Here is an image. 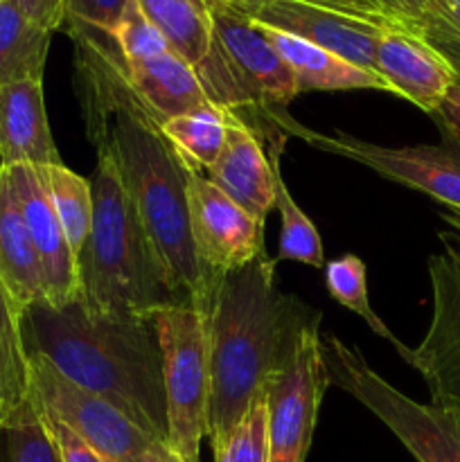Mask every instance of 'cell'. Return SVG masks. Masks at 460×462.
I'll return each mask as SVG.
<instances>
[{
    "instance_id": "1",
    "label": "cell",
    "mask_w": 460,
    "mask_h": 462,
    "mask_svg": "<svg viewBox=\"0 0 460 462\" xmlns=\"http://www.w3.org/2000/svg\"><path fill=\"white\" fill-rule=\"evenodd\" d=\"M275 257L264 253L251 264L216 280L203 311L207 350V431L219 445L266 391L293 350L298 334L314 320L307 302L278 291Z\"/></svg>"
},
{
    "instance_id": "2",
    "label": "cell",
    "mask_w": 460,
    "mask_h": 462,
    "mask_svg": "<svg viewBox=\"0 0 460 462\" xmlns=\"http://www.w3.org/2000/svg\"><path fill=\"white\" fill-rule=\"evenodd\" d=\"M27 352L43 355L63 377L104 397L167 445L162 347L153 316H117L39 302L23 319Z\"/></svg>"
},
{
    "instance_id": "3",
    "label": "cell",
    "mask_w": 460,
    "mask_h": 462,
    "mask_svg": "<svg viewBox=\"0 0 460 462\" xmlns=\"http://www.w3.org/2000/svg\"><path fill=\"white\" fill-rule=\"evenodd\" d=\"M90 188L93 226L79 253L81 302L99 314L117 316H156L167 307L183 305L106 144H97Z\"/></svg>"
},
{
    "instance_id": "4",
    "label": "cell",
    "mask_w": 460,
    "mask_h": 462,
    "mask_svg": "<svg viewBox=\"0 0 460 462\" xmlns=\"http://www.w3.org/2000/svg\"><path fill=\"white\" fill-rule=\"evenodd\" d=\"M212 52L197 70L207 99L230 113H280L298 93L291 68L257 23L225 3L206 5Z\"/></svg>"
},
{
    "instance_id": "5",
    "label": "cell",
    "mask_w": 460,
    "mask_h": 462,
    "mask_svg": "<svg viewBox=\"0 0 460 462\" xmlns=\"http://www.w3.org/2000/svg\"><path fill=\"white\" fill-rule=\"evenodd\" d=\"M329 386L354 397L418 462H460V413L440 404L410 400L363 359L359 347L334 334H320Z\"/></svg>"
},
{
    "instance_id": "6",
    "label": "cell",
    "mask_w": 460,
    "mask_h": 462,
    "mask_svg": "<svg viewBox=\"0 0 460 462\" xmlns=\"http://www.w3.org/2000/svg\"><path fill=\"white\" fill-rule=\"evenodd\" d=\"M167 397V447L183 462H201L207 431L206 320L194 307L176 305L156 316Z\"/></svg>"
},
{
    "instance_id": "7",
    "label": "cell",
    "mask_w": 460,
    "mask_h": 462,
    "mask_svg": "<svg viewBox=\"0 0 460 462\" xmlns=\"http://www.w3.org/2000/svg\"><path fill=\"white\" fill-rule=\"evenodd\" d=\"M27 359L30 397L34 404L72 429L106 462H152L161 451L170 449L104 397L63 377L43 355L27 352Z\"/></svg>"
},
{
    "instance_id": "8",
    "label": "cell",
    "mask_w": 460,
    "mask_h": 462,
    "mask_svg": "<svg viewBox=\"0 0 460 462\" xmlns=\"http://www.w3.org/2000/svg\"><path fill=\"white\" fill-rule=\"evenodd\" d=\"M266 120L280 125L302 143L320 152L354 161L379 176L404 188L418 189L440 201L445 208L460 210V140L445 138L440 144H415V147H383L350 134H318L298 125L287 113H269Z\"/></svg>"
},
{
    "instance_id": "9",
    "label": "cell",
    "mask_w": 460,
    "mask_h": 462,
    "mask_svg": "<svg viewBox=\"0 0 460 462\" xmlns=\"http://www.w3.org/2000/svg\"><path fill=\"white\" fill-rule=\"evenodd\" d=\"M320 320L298 334L293 350L266 383L269 402V462H305L314 440L327 370L320 347Z\"/></svg>"
},
{
    "instance_id": "10",
    "label": "cell",
    "mask_w": 460,
    "mask_h": 462,
    "mask_svg": "<svg viewBox=\"0 0 460 462\" xmlns=\"http://www.w3.org/2000/svg\"><path fill=\"white\" fill-rule=\"evenodd\" d=\"M253 23L320 45L374 72V48L391 21L329 0H235L225 3Z\"/></svg>"
},
{
    "instance_id": "11",
    "label": "cell",
    "mask_w": 460,
    "mask_h": 462,
    "mask_svg": "<svg viewBox=\"0 0 460 462\" xmlns=\"http://www.w3.org/2000/svg\"><path fill=\"white\" fill-rule=\"evenodd\" d=\"M442 239V253L428 257L433 314L418 347L401 343L397 355L427 383L433 404L460 413V237Z\"/></svg>"
},
{
    "instance_id": "12",
    "label": "cell",
    "mask_w": 460,
    "mask_h": 462,
    "mask_svg": "<svg viewBox=\"0 0 460 462\" xmlns=\"http://www.w3.org/2000/svg\"><path fill=\"white\" fill-rule=\"evenodd\" d=\"M188 203L194 251L212 287L225 273L251 264L266 253L264 221L242 210L192 165L188 171Z\"/></svg>"
},
{
    "instance_id": "13",
    "label": "cell",
    "mask_w": 460,
    "mask_h": 462,
    "mask_svg": "<svg viewBox=\"0 0 460 462\" xmlns=\"http://www.w3.org/2000/svg\"><path fill=\"white\" fill-rule=\"evenodd\" d=\"M5 170L9 171L36 257H39L45 302L50 307H66L81 300L79 260L68 244L39 170L30 165H14Z\"/></svg>"
},
{
    "instance_id": "14",
    "label": "cell",
    "mask_w": 460,
    "mask_h": 462,
    "mask_svg": "<svg viewBox=\"0 0 460 462\" xmlns=\"http://www.w3.org/2000/svg\"><path fill=\"white\" fill-rule=\"evenodd\" d=\"M228 113V131L219 158L206 176L242 210L264 221L275 210V167L284 149V135L269 134V152L260 135L237 113Z\"/></svg>"
},
{
    "instance_id": "15",
    "label": "cell",
    "mask_w": 460,
    "mask_h": 462,
    "mask_svg": "<svg viewBox=\"0 0 460 462\" xmlns=\"http://www.w3.org/2000/svg\"><path fill=\"white\" fill-rule=\"evenodd\" d=\"M373 68L391 86L392 95L409 99L431 117L440 111L458 77L451 59L440 48L406 27H388L379 36Z\"/></svg>"
},
{
    "instance_id": "16",
    "label": "cell",
    "mask_w": 460,
    "mask_h": 462,
    "mask_svg": "<svg viewBox=\"0 0 460 462\" xmlns=\"http://www.w3.org/2000/svg\"><path fill=\"white\" fill-rule=\"evenodd\" d=\"M61 162L45 111L43 79L0 86V167Z\"/></svg>"
},
{
    "instance_id": "17",
    "label": "cell",
    "mask_w": 460,
    "mask_h": 462,
    "mask_svg": "<svg viewBox=\"0 0 460 462\" xmlns=\"http://www.w3.org/2000/svg\"><path fill=\"white\" fill-rule=\"evenodd\" d=\"M126 84L158 126L171 117L188 116L212 104L197 70L174 50L126 63Z\"/></svg>"
},
{
    "instance_id": "18",
    "label": "cell",
    "mask_w": 460,
    "mask_h": 462,
    "mask_svg": "<svg viewBox=\"0 0 460 462\" xmlns=\"http://www.w3.org/2000/svg\"><path fill=\"white\" fill-rule=\"evenodd\" d=\"M0 278L23 319L45 300L39 257L5 167H0Z\"/></svg>"
},
{
    "instance_id": "19",
    "label": "cell",
    "mask_w": 460,
    "mask_h": 462,
    "mask_svg": "<svg viewBox=\"0 0 460 462\" xmlns=\"http://www.w3.org/2000/svg\"><path fill=\"white\" fill-rule=\"evenodd\" d=\"M262 27V25H260ZM269 36L271 43L280 52V57L291 68L293 79H296L298 93H311V90H382L392 93L391 86L373 70L354 66L347 59L320 48V45L302 41L298 36L284 34V32L262 27Z\"/></svg>"
},
{
    "instance_id": "20",
    "label": "cell",
    "mask_w": 460,
    "mask_h": 462,
    "mask_svg": "<svg viewBox=\"0 0 460 462\" xmlns=\"http://www.w3.org/2000/svg\"><path fill=\"white\" fill-rule=\"evenodd\" d=\"M52 34L0 0V86L43 79Z\"/></svg>"
},
{
    "instance_id": "21",
    "label": "cell",
    "mask_w": 460,
    "mask_h": 462,
    "mask_svg": "<svg viewBox=\"0 0 460 462\" xmlns=\"http://www.w3.org/2000/svg\"><path fill=\"white\" fill-rule=\"evenodd\" d=\"M30 402V359L23 338V314L0 278V433Z\"/></svg>"
},
{
    "instance_id": "22",
    "label": "cell",
    "mask_w": 460,
    "mask_h": 462,
    "mask_svg": "<svg viewBox=\"0 0 460 462\" xmlns=\"http://www.w3.org/2000/svg\"><path fill=\"white\" fill-rule=\"evenodd\" d=\"M138 5L167 45L194 70L206 63L212 52V27L194 0H138Z\"/></svg>"
},
{
    "instance_id": "23",
    "label": "cell",
    "mask_w": 460,
    "mask_h": 462,
    "mask_svg": "<svg viewBox=\"0 0 460 462\" xmlns=\"http://www.w3.org/2000/svg\"><path fill=\"white\" fill-rule=\"evenodd\" d=\"M162 135L176 147V152L185 158L194 170L206 171L215 165L225 143L228 131V113L216 104L201 108V111L176 116L161 125Z\"/></svg>"
},
{
    "instance_id": "24",
    "label": "cell",
    "mask_w": 460,
    "mask_h": 462,
    "mask_svg": "<svg viewBox=\"0 0 460 462\" xmlns=\"http://www.w3.org/2000/svg\"><path fill=\"white\" fill-rule=\"evenodd\" d=\"M36 170H39L45 189L52 199V206L57 210L59 221H61L68 244H70L77 260H79V253L84 248L86 239H88L90 226H93V188H90V179H84L63 162L61 165L36 167Z\"/></svg>"
},
{
    "instance_id": "25",
    "label": "cell",
    "mask_w": 460,
    "mask_h": 462,
    "mask_svg": "<svg viewBox=\"0 0 460 462\" xmlns=\"http://www.w3.org/2000/svg\"><path fill=\"white\" fill-rule=\"evenodd\" d=\"M275 210L280 212V224H282L275 262H300L311 269H325L327 262H325L323 239L314 221L305 215V210L289 192L280 171V162L275 167Z\"/></svg>"
},
{
    "instance_id": "26",
    "label": "cell",
    "mask_w": 460,
    "mask_h": 462,
    "mask_svg": "<svg viewBox=\"0 0 460 462\" xmlns=\"http://www.w3.org/2000/svg\"><path fill=\"white\" fill-rule=\"evenodd\" d=\"M325 287L329 296L350 310L352 314L359 316L377 337L386 338L392 347H400L401 341L386 328L374 307L370 305L368 298V278H365V264L356 255H343L338 260H332L325 264Z\"/></svg>"
},
{
    "instance_id": "27",
    "label": "cell",
    "mask_w": 460,
    "mask_h": 462,
    "mask_svg": "<svg viewBox=\"0 0 460 462\" xmlns=\"http://www.w3.org/2000/svg\"><path fill=\"white\" fill-rule=\"evenodd\" d=\"M215 462H269V402L266 391L246 411L237 427L212 447Z\"/></svg>"
},
{
    "instance_id": "28",
    "label": "cell",
    "mask_w": 460,
    "mask_h": 462,
    "mask_svg": "<svg viewBox=\"0 0 460 462\" xmlns=\"http://www.w3.org/2000/svg\"><path fill=\"white\" fill-rule=\"evenodd\" d=\"M5 436L9 462H61L32 397L7 424Z\"/></svg>"
},
{
    "instance_id": "29",
    "label": "cell",
    "mask_w": 460,
    "mask_h": 462,
    "mask_svg": "<svg viewBox=\"0 0 460 462\" xmlns=\"http://www.w3.org/2000/svg\"><path fill=\"white\" fill-rule=\"evenodd\" d=\"M117 45H120V52L124 57L126 63L143 61V59L156 57V54L171 50L167 45V41L162 39L161 32L152 25L144 12L140 9L138 0H129L124 14H122L120 23H117L115 32Z\"/></svg>"
},
{
    "instance_id": "30",
    "label": "cell",
    "mask_w": 460,
    "mask_h": 462,
    "mask_svg": "<svg viewBox=\"0 0 460 462\" xmlns=\"http://www.w3.org/2000/svg\"><path fill=\"white\" fill-rule=\"evenodd\" d=\"M422 36L442 52L460 54V0H436L422 25Z\"/></svg>"
},
{
    "instance_id": "31",
    "label": "cell",
    "mask_w": 460,
    "mask_h": 462,
    "mask_svg": "<svg viewBox=\"0 0 460 462\" xmlns=\"http://www.w3.org/2000/svg\"><path fill=\"white\" fill-rule=\"evenodd\" d=\"M63 3H66V23H84L113 34L129 0H63Z\"/></svg>"
},
{
    "instance_id": "32",
    "label": "cell",
    "mask_w": 460,
    "mask_h": 462,
    "mask_svg": "<svg viewBox=\"0 0 460 462\" xmlns=\"http://www.w3.org/2000/svg\"><path fill=\"white\" fill-rule=\"evenodd\" d=\"M36 409H39V406H36ZM39 413H41V420H43L45 429H48L50 438H52L54 447H57L59 460L61 462H106L97 454V451L93 449V447L88 445V442L81 440L72 429H68L66 424H61L59 420L50 418L45 411L39 409Z\"/></svg>"
},
{
    "instance_id": "33",
    "label": "cell",
    "mask_w": 460,
    "mask_h": 462,
    "mask_svg": "<svg viewBox=\"0 0 460 462\" xmlns=\"http://www.w3.org/2000/svg\"><path fill=\"white\" fill-rule=\"evenodd\" d=\"M370 3L391 23L422 34V25L436 0H370Z\"/></svg>"
},
{
    "instance_id": "34",
    "label": "cell",
    "mask_w": 460,
    "mask_h": 462,
    "mask_svg": "<svg viewBox=\"0 0 460 462\" xmlns=\"http://www.w3.org/2000/svg\"><path fill=\"white\" fill-rule=\"evenodd\" d=\"M7 3L25 14L32 23L50 32L63 30L66 25V3L63 0H7Z\"/></svg>"
},
{
    "instance_id": "35",
    "label": "cell",
    "mask_w": 460,
    "mask_h": 462,
    "mask_svg": "<svg viewBox=\"0 0 460 462\" xmlns=\"http://www.w3.org/2000/svg\"><path fill=\"white\" fill-rule=\"evenodd\" d=\"M436 122L440 125L445 138L460 140V75L455 77L454 86L446 93L440 111L436 113Z\"/></svg>"
},
{
    "instance_id": "36",
    "label": "cell",
    "mask_w": 460,
    "mask_h": 462,
    "mask_svg": "<svg viewBox=\"0 0 460 462\" xmlns=\"http://www.w3.org/2000/svg\"><path fill=\"white\" fill-rule=\"evenodd\" d=\"M329 3L347 5V7H354V9H361V12H368V14H374V16H382V14H379L377 9L373 7V3H370V0H329ZM386 21H388V18H386ZM392 25H395V23H392Z\"/></svg>"
},
{
    "instance_id": "37",
    "label": "cell",
    "mask_w": 460,
    "mask_h": 462,
    "mask_svg": "<svg viewBox=\"0 0 460 462\" xmlns=\"http://www.w3.org/2000/svg\"><path fill=\"white\" fill-rule=\"evenodd\" d=\"M442 219H445L460 237V210H455V208H445V212H442Z\"/></svg>"
},
{
    "instance_id": "38",
    "label": "cell",
    "mask_w": 460,
    "mask_h": 462,
    "mask_svg": "<svg viewBox=\"0 0 460 462\" xmlns=\"http://www.w3.org/2000/svg\"><path fill=\"white\" fill-rule=\"evenodd\" d=\"M152 462H183L180 458H176L174 454H171L170 449H165V451H161V454L156 456V458H153Z\"/></svg>"
},
{
    "instance_id": "39",
    "label": "cell",
    "mask_w": 460,
    "mask_h": 462,
    "mask_svg": "<svg viewBox=\"0 0 460 462\" xmlns=\"http://www.w3.org/2000/svg\"><path fill=\"white\" fill-rule=\"evenodd\" d=\"M445 54L451 59V63H454L455 72H458V75H460V54H451V52H445Z\"/></svg>"
},
{
    "instance_id": "40",
    "label": "cell",
    "mask_w": 460,
    "mask_h": 462,
    "mask_svg": "<svg viewBox=\"0 0 460 462\" xmlns=\"http://www.w3.org/2000/svg\"><path fill=\"white\" fill-rule=\"evenodd\" d=\"M203 3H235V0H203Z\"/></svg>"
},
{
    "instance_id": "41",
    "label": "cell",
    "mask_w": 460,
    "mask_h": 462,
    "mask_svg": "<svg viewBox=\"0 0 460 462\" xmlns=\"http://www.w3.org/2000/svg\"><path fill=\"white\" fill-rule=\"evenodd\" d=\"M194 3H197L198 5V7H201L203 9V12H206V3H203V0H194ZM207 14V12H206Z\"/></svg>"
}]
</instances>
